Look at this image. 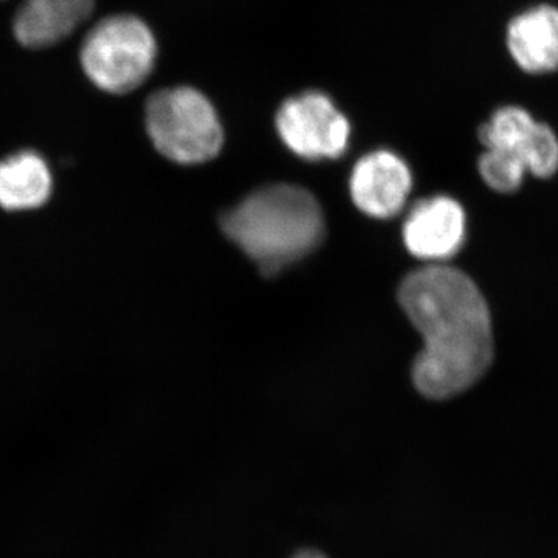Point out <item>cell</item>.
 Wrapping results in <instances>:
<instances>
[{"instance_id": "6da1fadb", "label": "cell", "mask_w": 558, "mask_h": 558, "mask_svg": "<svg viewBox=\"0 0 558 558\" xmlns=\"http://www.w3.org/2000/svg\"><path fill=\"white\" fill-rule=\"evenodd\" d=\"M399 303L424 340L413 381L425 398H454L473 387L494 360L490 310L464 271L428 264L403 279Z\"/></svg>"}, {"instance_id": "7a4b0ae2", "label": "cell", "mask_w": 558, "mask_h": 558, "mask_svg": "<svg viewBox=\"0 0 558 558\" xmlns=\"http://www.w3.org/2000/svg\"><path fill=\"white\" fill-rule=\"evenodd\" d=\"M220 227L264 275H277L306 258L325 238L317 199L284 183L250 194L222 216Z\"/></svg>"}, {"instance_id": "3957f363", "label": "cell", "mask_w": 558, "mask_h": 558, "mask_svg": "<svg viewBox=\"0 0 558 558\" xmlns=\"http://www.w3.org/2000/svg\"><path fill=\"white\" fill-rule=\"evenodd\" d=\"M157 53L156 35L145 21L135 14H110L84 36L80 64L97 89L126 95L149 78Z\"/></svg>"}, {"instance_id": "277c9868", "label": "cell", "mask_w": 558, "mask_h": 558, "mask_svg": "<svg viewBox=\"0 0 558 558\" xmlns=\"http://www.w3.org/2000/svg\"><path fill=\"white\" fill-rule=\"evenodd\" d=\"M145 126L154 148L174 163H205L223 146L218 110L191 86L154 92L146 101Z\"/></svg>"}, {"instance_id": "5b68a950", "label": "cell", "mask_w": 558, "mask_h": 558, "mask_svg": "<svg viewBox=\"0 0 558 558\" xmlns=\"http://www.w3.org/2000/svg\"><path fill=\"white\" fill-rule=\"evenodd\" d=\"M275 126L282 143L310 161L339 159L351 138L348 117L319 90L303 92L282 102Z\"/></svg>"}, {"instance_id": "8992f818", "label": "cell", "mask_w": 558, "mask_h": 558, "mask_svg": "<svg viewBox=\"0 0 558 558\" xmlns=\"http://www.w3.org/2000/svg\"><path fill=\"white\" fill-rule=\"evenodd\" d=\"M484 149L505 150L526 167L527 174L549 179L558 171V137L521 106H502L481 126Z\"/></svg>"}, {"instance_id": "52a82bcc", "label": "cell", "mask_w": 558, "mask_h": 558, "mask_svg": "<svg viewBox=\"0 0 558 558\" xmlns=\"http://www.w3.org/2000/svg\"><path fill=\"white\" fill-rule=\"evenodd\" d=\"M402 233L411 255L429 264H444L464 245L468 218L453 197L433 196L411 208Z\"/></svg>"}, {"instance_id": "ba28073f", "label": "cell", "mask_w": 558, "mask_h": 558, "mask_svg": "<svg viewBox=\"0 0 558 558\" xmlns=\"http://www.w3.org/2000/svg\"><path fill=\"white\" fill-rule=\"evenodd\" d=\"M413 186L407 161L391 150L366 154L355 163L349 191L355 207L371 218L389 219L405 207Z\"/></svg>"}, {"instance_id": "9c48e42d", "label": "cell", "mask_w": 558, "mask_h": 558, "mask_svg": "<svg viewBox=\"0 0 558 558\" xmlns=\"http://www.w3.org/2000/svg\"><path fill=\"white\" fill-rule=\"evenodd\" d=\"M97 0H24L13 20L14 38L27 49H47L84 24Z\"/></svg>"}, {"instance_id": "30bf717a", "label": "cell", "mask_w": 558, "mask_h": 558, "mask_svg": "<svg viewBox=\"0 0 558 558\" xmlns=\"http://www.w3.org/2000/svg\"><path fill=\"white\" fill-rule=\"evenodd\" d=\"M512 60L523 72L545 75L558 70V9L532 7L508 25L506 35Z\"/></svg>"}, {"instance_id": "8fae6325", "label": "cell", "mask_w": 558, "mask_h": 558, "mask_svg": "<svg viewBox=\"0 0 558 558\" xmlns=\"http://www.w3.org/2000/svg\"><path fill=\"white\" fill-rule=\"evenodd\" d=\"M53 178L49 163L35 150H20L0 160V207L35 209L49 201Z\"/></svg>"}, {"instance_id": "7c38bea8", "label": "cell", "mask_w": 558, "mask_h": 558, "mask_svg": "<svg viewBox=\"0 0 558 558\" xmlns=\"http://www.w3.org/2000/svg\"><path fill=\"white\" fill-rule=\"evenodd\" d=\"M478 170L488 189L501 194L519 191L527 175L526 167L515 156L497 149H484Z\"/></svg>"}, {"instance_id": "4fadbf2b", "label": "cell", "mask_w": 558, "mask_h": 558, "mask_svg": "<svg viewBox=\"0 0 558 558\" xmlns=\"http://www.w3.org/2000/svg\"><path fill=\"white\" fill-rule=\"evenodd\" d=\"M293 558H326V556H323L322 553L315 549H303Z\"/></svg>"}]
</instances>
